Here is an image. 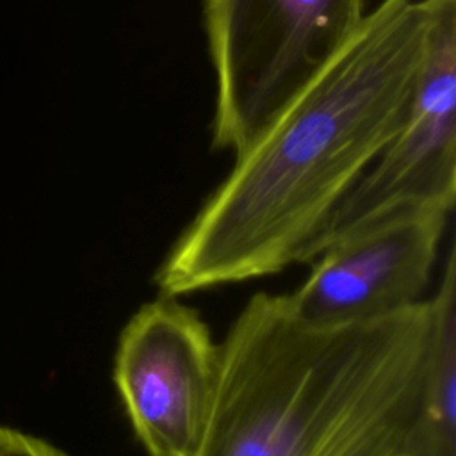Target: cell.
Here are the masks:
<instances>
[{"label": "cell", "instance_id": "2", "mask_svg": "<svg viewBox=\"0 0 456 456\" xmlns=\"http://www.w3.org/2000/svg\"><path fill=\"white\" fill-rule=\"evenodd\" d=\"M431 303L360 324L303 322L285 294L249 297L219 342L194 456H395L426 372Z\"/></svg>", "mask_w": 456, "mask_h": 456}, {"label": "cell", "instance_id": "5", "mask_svg": "<svg viewBox=\"0 0 456 456\" xmlns=\"http://www.w3.org/2000/svg\"><path fill=\"white\" fill-rule=\"evenodd\" d=\"M219 344L176 296L144 303L119 333L114 385L148 456H194L214 399Z\"/></svg>", "mask_w": 456, "mask_h": 456}, {"label": "cell", "instance_id": "7", "mask_svg": "<svg viewBox=\"0 0 456 456\" xmlns=\"http://www.w3.org/2000/svg\"><path fill=\"white\" fill-rule=\"evenodd\" d=\"M431 303L422 388L395 456H456V248L449 240Z\"/></svg>", "mask_w": 456, "mask_h": 456}, {"label": "cell", "instance_id": "1", "mask_svg": "<svg viewBox=\"0 0 456 456\" xmlns=\"http://www.w3.org/2000/svg\"><path fill=\"white\" fill-rule=\"evenodd\" d=\"M431 0H381L349 43L239 155L175 240L155 283L183 296L276 274L406 119L431 43Z\"/></svg>", "mask_w": 456, "mask_h": 456}, {"label": "cell", "instance_id": "3", "mask_svg": "<svg viewBox=\"0 0 456 456\" xmlns=\"http://www.w3.org/2000/svg\"><path fill=\"white\" fill-rule=\"evenodd\" d=\"M367 0H203L212 146L244 151L349 43Z\"/></svg>", "mask_w": 456, "mask_h": 456}, {"label": "cell", "instance_id": "6", "mask_svg": "<svg viewBox=\"0 0 456 456\" xmlns=\"http://www.w3.org/2000/svg\"><path fill=\"white\" fill-rule=\"evenodd\" d=\"M449 210H406L324 248L303 285L287 294L296 315L319 328L376 321L420 303L440 255Z\"/></svg>", "mask_w": 456, "mask_h": 456}, {"label": "cell", "instance_id": "4", "mask_svg": "<svg viewBox=\"0 0 456 456\" xmlns=\"http://www.w3.org/2000/svg\"><path fill=\"white\" fill-rule=\"evenodd\" d=\"M426 62L404 123L340 201L310 249L308 264L330 244L388 216L442 208L456 200V0H431Z\"/></svg>", "mask_w": 456, "mask_h": 456}, {"label": "cell", "instance_id": "8", "mask_svg": "<svg viewBox=\"0 0 456 456\" xmlns=\"http://www.w3.org/2000/svg\"><path fill=\"white\" fill-rule=\"evenodd\" d=\"M0 456H69L53 444L21 433L12 428L0 426Z\"/></svg>", "mask_w": 456, "mask_h": 456}]
</instances>
